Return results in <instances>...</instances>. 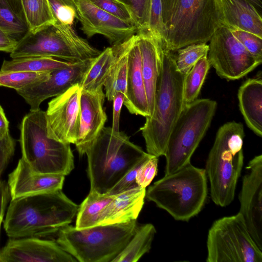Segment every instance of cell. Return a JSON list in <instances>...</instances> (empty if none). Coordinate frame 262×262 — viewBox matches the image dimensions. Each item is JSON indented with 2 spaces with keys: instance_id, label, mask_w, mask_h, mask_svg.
<instances>
[{
  "instance_id": "1",
  "label": "cell",
  "mask_w": 262,
  "mask_h": 262,
  "mask_svg": "<svg viewBox=\"0 0 262 262\" xmlns=\"http://www.w3.org/2000/svg\"><path fill=\"white\" fill-rule=\"evenodd\" d=\"M4 228L9 238H46L73 221L79 206L59 190L11 200Z\"/></svg>"
},
{
  "instance_id": "2",
  "label": "cell",
  "mask_w": 262,
  "mask_h": 262,
  "mask_svg": "<svg viewBox=\"0 0 262 262\" xmlns=\"http://www.w3.org/2000/svg\"><path fill=\"white\" fill-rule=\"evenodd\" d=\"M161 42L174 51L209 41L225 24L221 0H162Z\"/></svg>"
},
{
  "instance_id": "3",
  "label": "cell",
  "mask_w": 262,
  "mask_h": 262,
  "mask_svg": "<svg viewBox=\"0 0 262 262\" xmlns=\"http://www.w3.org/2000/svg\"><path fill=\"white\" fill-rule=\"evenodd\" d=\"M173 51L163 46V60L158 79L154 111L140 130L145 142L147 152L159 158L165 156L172 128L186 105L183 85L185 75L176 64Z\"/></svg>"
},
{
  "instance_id": "4",
  "label": "cell",
  "mask_w": 262,
  "mask_h": 262,
  "mask_svg": "<svg viewBox=\"0 0 262 262\" xmlns=\"http://www.w3.org/2000/svg\"><path fill=\"white\" fill-rule=\"evenodd\" d=\"M90 191L106 194L131 168L150 155L123 132L104 127L86 149Z\"/></svg>"
},
{
  "instance_id": "5",
  "label": "cell",
  "mask_w": 262,
  "mask_h": 262,
  "mask_svg": "<svg viewBox=\"0 0 262 262\" xmlns=\"http://www.w3.org/2000/svg\"><path fill=\"white\" fill-rule=\"evenodd\" d=\"M243 124L235 121L222 125L216 132L207 159L205 171L212 201L226 207L233 201L243 164Z\"/></svg>"
},
{
  "instance_id": "6",
  "label": "cell",
  "mask_w": 262,
  "mask_h": 262,
  "mask_svg": "<svg viewBox=\"0 0 262 262\" xmlns=\"http://www.w3.org/2000/svg\"><path fill=\"white\" fill-rule=\"evenodd\" d=\"M207 195L205 169L190 163L155 182L145 197L174 220L187 222L201 211Z\"/></svg>"
},
{
  "instance_id": "7",
  "label": "cell",
  "mask_w": 262,
  "mask_h": 262,
  "mask_svg": "<svg viewBox=\"0 0 262 262\" xmlns=\"http://www.w3.org/2000/svg\"><path fill=\"white\" fill-rule=\"evenodd\" d=\"M137 220L77 229L68 225L56 233V242L80 262H112L134 234Z\"/></svg>"
},
{
  "instance_id": "8",
  "label": "cell",
  "mask_w": 262,
  "mask_h": 262,
  "mask_svg": "<svg viewBox=\"0 0 262 262\" xmlns=\"http://www.w3.org/2000/svg\"><path fill=\"white\" fill-rule=\"evenodd\" d=\"M22 158L36 173L68 175L74 168L70 144L47 136L46 113L30 111L20 126Z\"/></svg>"
},
{
  "instance_id": "9",
  "label": "cell",
  "mask_w": 262,
  "mask_h": 262,
  "mask_svg": "<svg viewBox=\"0 0 262 262\" xmlns=\"http://www.w3.org/2000/svg\"><path fill=\"white\" fill-rule=\"evenodd\" d=\"M217 108L215 101L197 99L184 107L169 135L165 157V175L190 163L209 129Z\"/></svg>"
},
{
  "instance_id": "10",
  "label": "cell",
  "mask_w": 262,
  "mask_h": 262,
  "mask_svg": "<svg viewBox=\"0 0 262 262\" xmlns=\"http://www.w3.org/2000/svg\"><path fill=\"white\" fill-rule=\"evenodd\" d=\"M207 262H261L262 251L240 213L216 220L207 239Z\"/></svg>"
},
{
  "instance_id": "11",
  "label": "cell",
  "mask_w": 262,
  "mask_h": 262,
  "mask_svg": "<svg viewBox=\"0 0 262 262\" xmlns=\"http://www.w3.org/2000/svg\"><path fill=\"white\" fill-rule=\"evenodd\" d=\"M101 52L88 42L79 43L72 41L53 25H50L35 32L30 31L17 42L10 55L12 58L52 57L78 62L92 59Z\"/></svg>"
},
{
  "instance_id": "12",
  "label": "cell",
  "mask_w": 262,
  "mask_h": 262,
  "mask_svg": "<svg viewBox=\"0 0 262 262\" xmlns=\"http://www.w3.org/2000/svg\"><path fill=\"white\" fill-rule=\"evenodd\" d=\"M209 41L207 58L221 78L239 79L262 62L247 51L225 24L215 31Z\"/></svg>"
},
{
  "instance_id": "13",
  "label": "cell",
  "mask_w": 262,
  "mask_h": 262,
  "mask_svg": "<svg viewBox=\"0 0 262 262\" xmlns=\"http://www.w3.org/2000/svg\"><path fill=\"white\" fill-rule=\"evenodd\" d=\"M81 90L79 84H75L48 103L45 113L49 138L75 144L80 125Z\"/></svg>"
},
{
  "instance_id": "14",
  "label": "cell",
  "mask_w": 262,
  "mask_h": 262,
  "mask_svg": "<svg viewBox=\"0 0 262 262\" xmlns=\"http://www.w3.org/2000/svg\"><path fill=\"white\" fill-rule=\"evenodd\" d=\"M239 195L240 213L249 232L262 251V155L248 163Z\"/></svg>"
},
{
  "instance_id": "15",
  "label": "cell",
  "mask_w": 262,
  "mask_h": 262,
  "mask_svg": "<svg viewBox=\"0 0 262 262\" xmlns=\"http://www.w3.org/2000/svg\"><path fill=\"white\" fill-rule=\"evenodd\" d=\"M54 241L36 237L10 238L0 251V262H75Z\"/></svg>"
},
{
  "instance_id": "16",
  "label": "cell",
  "mask_w": 262,
  "mask_h": 262,
  "mask_svg": "<svg viewBox=\"0 0 262 262\" xmlns=\"http://www.w3.org/2000/svg\"><path fill=\"white\" fill-rule=\"evenodd\" d=\"M81 30L87 37L101 34L113 46L137 33L136 26L120 19L95 6L89 0H76Z\"/></svg>"
},
{
  "instance_id": "17",
  "label": "cell",
  "mask_w": 262,
  "mask_h": 262,
  "mask_svg": "<svg viewBox=\"0 0 262 262\" xmlns=\"http://www.w3.org/2000/svg\"><path fill=\"white\" fill-rule=\"evenodd\" d=\"M92 59L75 62L52 71L49 78L45 81L16 91L30 105V111L38 110L44 100L57 96L73 85L79 84Z\"/></svg>"
},
{
  "instance_id": "18",
  "label": "cell",
  "mask_w": 262,
  "mask_h": 262,
  "mask_svg": "<svg viewBox=\"0 0 262 262\" xmlns=\"http://www.w3.org/2000/svg\"><path fill=\"white\" fill-rule=\"evenodd\" d=\"M105 98L102 88L94 91L81 90L80 125L74 144L81 157L104 127L107 119L103 109Z\"/></svg>"
},
{
  "instance_id": "19",
  "label": "cell",
  "mask_w": 262,
  "mask_h": 262,
  "mask_svg": "<svg viewBox=\"0 0 262 262\" xmlns=\"http://www.w3.org/2000/svg\"><path fill=\"white\" fill-rule=\"evenodd\" d=\"M65 176L35 172L21 158L8 175L11 200L62 190Z\"/></svg>"
},
{
  "instance_id": "20",
  "label": "cell",
  "mask_w": 262,
  "mask_h": 262,
  "mask_svg": "<svg viewBox=\"0 0 262 262\" xmlns=\"http://www.w3.org/2000/svg\"><path fill=\"white\" fill-rule=\"evenodd\" d=\"M126 96L123 104L130 114L150 116L137 34L129 38Z\"/></svg>"
},
{
  "instance_id": "21",
  "label": "cell",
  "mask_w": 262,
  "mask_h": 262,
  "mask_svg": "<svg viewBox=\"0 0 262 262\" xmlns=\"http://www.w3.org/2000/svg\"><path fill=\"white\" fill-rule=\"evenodd\" d=\"M150 116L152 114L158 79L163 60V45L148 32L137 33Z\"/></svg>"
},
{
  "instance_id": "22",
  "label": "cell",
  "mask_w": 262,
  "mask_h": 262,
  "mask_svg": "<svg viewBox=\"0 0 262 262\" xmlns=\"http://www.w3.org/2000/svg\"><path fill=\"white\" fill-rule=\"evenodd\" d=\"M146 188L136 187L115 195L102 212L99 225L137 220L144 204Z\"/></svg>"
},
{
  "instance_id": "23",
  "label": "cell",
  "mask_w": 262,
  "mask_h": 262,
  "mask_svg": "<svg viewBox=\"0 0 262 262\" xmlns=\"http://www.w3.org/2000/svg\"><path fill=\"white\" fill-rule=\"evenodd\" d=\"M238 106L247 126L262 136V79L261 75L247 79L238 90Z\"/></svg>"
},
{
  "instance_id": "24",
  "label": "cell",
  "mask_w": 262,
  "mask_h": 262,
  "mask_svg": "<svg viewBox=\"0 0 262 262\" xmlns=\"http://www.w3.org/2000/svg\"><path fill=\"white\" fill-rule=\"evenodd\" d=\"M225 25L251 32L262 38L261 13L245 0H221Z\"/></svg>"
},
{
  "instance_id": "25",
  "label": "cell",
  "mask_w": 262,
  "mask_h": 262,
  "mask_svg": "<svg viewBox=\"0 0 262 262\" xmlns=\"http://www.w3.org/2000/svg\"><path fill=\"white\" fill-rule=\"evenodd\" d=\"M129 43V38L125 41L112 47L114 58L109 73L103 84L105 90V97L110 101L113 100L114 95L118 92L122 93L126 96Z\"/></svg>"
},
{
  "instance_id": "26",
  "label": "cell",
  "mask_w": 262,
  "mask_h": 262,
  "mask_svg": "<svg viewBox=\"0 0 262 262\" xmlns=\"http://www.w3.org/2000/svg\"><path fill=\"white\" fill-rule=\"evenodd\" d=\"M0 28L16 42L30 31L21 0H0Z\"/></svg>"
},
{
  "instance_id": "27",
  "label": "cell",
  "mask_w": 262,
  "mask_h": 262,
  "mask_svg": "<svg viewBox=\"0 0 262 262\" xmlns=\"http://www.w3.org/2000/svg\"><path fill=\"white\" fill-rule=\"evenodd\" d=\"M54 19L53 25L73 41L84 43L88 41L79 37L73 29L75 18L78 19L76 0H48Z\"/></svg>"
},
{
  "instance_id": "28",
  "label": "cell",
  "mask_w": 262,
  "mask_h": 262,
  "mask_svg": "<svg viewBox=\"0 0 262 262\" xmlns=\"http://www.w3.org/2000/svg\"><path fill=\"white\" fill-rule=\"evenodd\" d=\"M156 229L151 223L138 226L123 250L112 262H137L150 251Z\"/></svg>"
},
{
  "instance_id": "29",
  "label": "cell",
  "mask_w": 262,
  "mask_h": 262,
  "mask_svg": "<svg viewBox=\"0 0 262 262\" xmlns=\"http://www.w3.org/2000/svg\"><path fill=\"white\" fill-rule=\"evenodd\" d=\"M114 195L90 191L78 207L75 227L87 228L99 225L100 216Z\"/></svg>"
},
{
  "instance_id": "30",
  "label": "cell",
  "mask_w": 262,
  "mask_h": 262,
  "mask_svg": "<svg viewBox=\"0 0 262 262\" xmlns=\"http://www.w3.org/2000/svg\"><path fill=\"white\" fill-rule=\"evenodd\" d=\"M73 63L52 57L38 56L12 58L4 60L0 71H27L46 72L67 67Z\"/></svg>"
},
{
  "instance_id": "31",
  "label": "cell",
  "mask_w": 262,
  "mask_h": 262,
  "mask_svg": "<svg viewBox=\"0 0 262 262\" xmlns=\"http://www.w3.org/2000/svg\"><path fill=\"white\" fill-rule=\"evenodd\" d=\"M113 58L112 48L108 47L93 58L79 84L81 89L94 91L102 88Z\"/></svg>"
},
{
  "instance_id": "32",
  "label": "cell",
  "mask_w": 262,
  "mask_h": 262,
  "mask_svg": "<svg viewBox=\"0 0 262 262\" xmlns=\"http://www.w3.org/2000/svg\"><path fill=\"white\" fill-rule=\"evenodd\" d=\"M210 65L207 56L201 58L185 75L183 94L185 104L198 99Z\"/></svg>"
},
{
  "instance_id": "33",
  "label": "cell",
  "mask_w": 262,
  "mask_h": 262,
  "mask_svg": "<svg viewBox=\"0 0 262 262\" xmlns=\"http://www.w3.org/2000/svg\"><path fill=\"white\" fill-rule=\"evenodd\" d=\"M21 2L31 32L54 24V19L48 0H21Z\"/></svg>"
},
{
  "instance_id": "34",
  "label": "cell",
  "mask_w": 262,
  "mask_h": 262,
  "mask_svg": "<svg viewBox=\"0 0 262 262\" xmlns=\"http://www.w3.org/2000/svg\"><path fill=\"white\" fill-rule=\"evenodd\" d=\"M51 72L0 71V86L13 89L16 91L45 81L49 78Z\"/></svg>"
},
{
  "instance_id": "35",
  "label": "cell",
  "mask_w": 262,
  "mask_h": 262,
  "mask_svg": "<svg viewBox=\"0 0 262 262\" xmlns=\"http://www.w3.org/2000/svg\"><path fill=\"white\" fill-rule=\"evenodd\" d=\"M209 45L206 43H195L177 50L176 64L177 69L186 75L203 57L207 56Z\"/></svg>"
},
{
  "instance_id": "36",
  "label": "cell",
  "mask_w": 262,
  "mask_h": 262,
  "mask_svg": "<svg viewBox=\"0 0 262 262\" xmlns=\"http://www.w3.org/2000/svg\"><path fill=\"white\" fill-rule=\"evenodd\" d=\"M127 9L137 33L148 32L151 0H118Z\"/></svg>"
},
{
  "instance_id": "37",
  "label": "cell",
  "mask_w": 262,
  "mask_h": 262,
  "mask_svg": "<svg viewBox=\"0 0 262 262\" xmlns=\"http://www.w3.org/2000/svg\"><path fill=\"white\" fill-rule=\"evenodd\" d=\"M228 28L251 54L262 61V38L241 29L233 27Z\"/></svg>"
},
{
  "instance_id": "38",
  "label": "cell",
  "mask_w": 262,
  "mask_h": 262,
  "mask_svg": "<svg viewBox=\"0 0 262 262\" xmlns=\"http://www.w3.org/2000/svg\"><path fill=\"white\" fill-rule=\"evenodd\" d=\"M89 1L96 7L115 17L134 25L127 9L122 3L118 0Z\"/></svg>"
},
{
  "instance_id": "39",
  "label": "cell",
  "mask_w": 262,
  "mask_h": 262,
  "mask_svg": "<svg viewBox=\"0 0 262 262\" xmlns=\"http://www.w3.org/2000/svg\"><path fill=\"white\" fill-rule=\"evenodd\" d=\"M158 158L151 155L141 165L136 177L138 186L146 188L152 182L158 172Z\"/></svg>"
},
{
  "instance_id": "40",
  "label": "cell",
  "mask_w": 262,
  "mask_h": 262,
  "mask_svg": "<svg viewBox=\"0 0 262 262\" xmlns=\"http://www.w3.org/2000/svg\"><path fill=\"white\" fill-rule=\"evenodd\" d=\"M151 156V155H150L147 158L141 161L132 168H131L112 187V188L106 194L110 195H115L129 189L139 187L136 182V177L137 173L141 165Z\"/></svg>"
},
{
  "instance_id": "41",
  "label": "cell",
  "mask_w": 262,
  "mask_h": 262,
  "mask_svg": "<svg viewBox=\"0 0 262 262\" xmlns=\"http://www.w3.org/2000/svg\"><path fill=\"white\" fill-rule=\"evenodd\" d=\"M161 14L162 0H151L148 32L160 42L162 33Z\"/></svg>"
},
{
  "instance_id": "42",
  "label": "cell",
  "mask_w": 262,
  "mask_h": 262,
  "mask_svg": "<svg viewBox=\"0 0 262 262\" xmlns=\"http://www.w3.org/2000/svg\"><path fill=\"white\" fill-rule=\"evenodd\" d=\"M15 141L10 134L0 139V178L13 156Z\"/></svg>"
},
{
  "instance_id": "43",
  "label": "cell",
  "mask_w": 262,
  "mask_h": 262,
  "mask_svg": "<svg viewBox=\"0 0 262 262\" xmlns=\"http://www.w3.org/2000/svg\"><path fill=\"white\" fill-rule=\"evenodd\" d=\"M125 95L121 92L117 93L114 96L113 101V112L112 126L113 130L119 132L120 114L122 106L124 103Z\"/></svg>"
},
{
  "instance_id": "44",
  "label": "cell",
  "mask_w": 262,
  "mask_h": 262,
  "mask_svg": "<svg viewBox=\"0 0 262 262\" xmlns=\"http://www.w3.org/2000/svg\"><path fill=\"white\" fill-rule=\"evenodd\" d=\"M10 198L8 183L0 180V224L3 221L5 210Z\"/></svg>"
},
{
  "instance_id": "45",
  "label": "cell",
  "mask_w": 262,
  "mask_h": 262,
  "mask_svg": "<svg viewBox=\"0 0 262 262\" xmlns=\"http://www.w3.org/2000/svg\"><path fill=\"white\" fill-rule=\"evenodd\" d=\"M16 43L0 28V51L11 53Z\"/></svg>"
},
{
  "instance_id": "46",
  "label": "cell",
  "mask_w": 262,
  "mask_h": 262,
  "mask_svg": "<svg viewBox=\"0 0 262 262\" xmlns=\"http://www.w3.org/2000/svg\"><path fill=\"white\" fill-rule=\"evenodd\" d=\"M9 121L0 105V139L6 137L9 133Z\"/></svg>"
},
{
  "instance_id": "47",
  "label": "cell",
  "mask_w": 262,
  "mask_h": 262,
  "mask_svg": "<svg viewBox=\"0 0 262 262\" xmlns=\"http://www.w3.org/2000/svg\"><path fill=\"white\" fill-rule=\"evenodd\" d=\"M253 5L260 13L262 9V0H245Z\"/></svg>"
},
{
  "instance_id": "48",
  "label": "cell",
  "mask_w": 262,
  "mask_h": 262,
  "mask_svg": "<svg viewBox=\"0 0 262 262\" xmlns=\"http://www.w3.org/2000/svg\"><path fill=\"white\" fill-rule=\"evenodd\" d=\"M1 224H0V231H1Z\"/></svg>"
}]
</instances>
